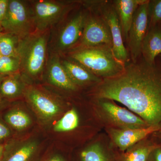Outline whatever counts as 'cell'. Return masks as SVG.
Segmentation results:
<instances>
[{
    "label": "cell",
    "mask_w": 161,
    "mask_h": 161,
    "mask_svg": "<svg viewBox=\"0 0 161 161\" xmlns=\"http://www.w3.org/2000/svg\"><path fill=\"white\" fill-rule=\"evenodd\" d=\"M6 100L0 97V111L3 109L6 106Z\"/></svg>",
    "instance_id": "cell-30"
},
{
    "label": "cell",
    "mask_w": 161,
    "mask_h": 161,
    "mask_svg": "<svg viewBox=\"0 0 161 161\" xmlns=\"http://www.w3.org/2000/svg\"><path fill=\"white\" fill-rule=\"evenodd\" d=\"M95 95L123 104L148 125H161V55L152 64L142 56L120 75L103 80Z\"/></svg>",
    "instance_id": "cell-1"
},
{
    "label": "cell",
    "mask_w": 161,
    "mask_h": 161,
    "mask_svg": "<svg viewBox=\"0 0 161 161\" xmlns=\"http://www.w3.org/2000/svg\"><path fill=\"white\" fill-rule=\"evenodd\" d=\"M101 106L109 118L120 129H140L150 126L138 115L111 102L103 101Z\"/></svg>",
    "instance_id": "cell-10"
},
{
    "label": "cell",
    "mask_w": 161,
    "mask_h": 161,
    "mask_svg": "<svg viewBox=\"0 0 161 161\" xmlns=\"http://www.w3.org/2000/svg\"><path fill=\"white\" fill-rule=\"evenodd\" d=\"M79 125V118L77 112L73 109L66 112L54 126L56 132H66L75 130Z\"/></svg>",
    "instance_id": "cell-21"
},
{
    "label": "cell",
    "mask_w": 161,
    "mask_h": 161,
    "mask_svg": "<svg viewBox=\"0 0 161 161\" xmlns=\"http://www.w3.org/2000/svg\"><path fill=\"white\" fill-rule=\"evenodd\" d=\"M81 2L78 1H36L31 6L35 31L45 32L63 20Z\"/></svg>",
    "instance_id": "cell-4"
},
{
    "label": "cell",
    "mask_w": 161,
    "mask_h": 161,
    "mask_svg": "<svg viewBox=\"0 0 161 161\" xmlns=\"http://www.w3.org/2000/svg\"><path fill=\"white\" fill-rule=\"evenodd\" d=\"M3 31L17 36L20 40L35 31L31 7L20 0H9L3 23Z\"/></svg>",
    "instance_id": "cell-6"
},
{
    "label": "cell",
    "mask_w": 161,
    "mask_h": 161,
    "mask_svg": "<svg viewBox=\"0 0 161 161\" xmlns=\"http://www.w3.org/2000/svg\"><path fill=\"white\" fill-rule=\"evenodd\" d=\"M49 59L47 64V70L50 82L62 89L76 91L78 86L69 78L58 56H53Z\"/></svg>",
    "instance_id": "cell-15"
},
{
    "label": "cell",
    "mask_w": 161,
    "mask_h": 161,
    "mask_svg": "<svg viewBox=\"0 0 161 161\" xmlns=\"http://www.w3.org/2000/svg\"><path fill=\"white\" fill-rule=\"evenodd\" d=\"M141 53L144 60L150 64L161 55V23L148 30L142 43Z\"/></svg>",
    "instance_id": "cell-16"
},
{
    "label": "cell",
    "mask_w": 161,
    "mask_h": 161,
    "mask_svg": "<svg viewBox=\"0 0 161 161\" xmlns=\"http://www.w3.org/2000/svg\"><path fill=\"white\" fill-rule=\"evenodd\" d=\"M9 0H0V32H3V23L6 15Z\"/></svg>",
    "instance_id": "cell-27"
},
{
    "label": "cell",
    "mask_w": 161,
    "mask_h": 161,
    "mask_svg": "<svg viewBox=\"0 0 161 161\" xmlns=\"http://www.w3.org/2000/svg\"><path fill=\"white\" fill-rule=\"evenodd\" d=\"M6 76H3V75H0V84H1V82H2V80H3V78L4 77Z\"/></svg>",
    "instance_id": "cell-32"
},
{
    "label": "cell",
    "mask_w": 161,
    "mask_h": 161,
    "mask_svg": "<svg viewBox=\"0 0 161 161\" xmlns=\"http://www.w3.org/2000/svg\"><path fill=\"white\" fill-rule=\"evenodd\" d=\"M11 135V129L4 120L0 119V144H3L2 142L10 138Z\"/></svg>",
    "instance_id": "cell-26"
},
{
    "label": "cell",
    "mask_w": 161,
    "mask_h": 161,
    "mask_svg": "<svg viewBox=\"0 0 161 161\" xmlns=\"http://www.w3.org/2000/svg\"><path fill=\"white\" fill-rule=\"evenodd\" d=\"M24 78L20 72L4 77L0 84V97L11 100L19 97L24 92Z\"/></svg>",
    "instance_id": "cell-18"
},
{
    "label": "cell",
    "mask_w": 161,
    "mask_h": 161,
    "mask_svg": "<svg viewBox=\"0 0 161 161\" xmlns=\"http://www.w3.org/2000/svg\"><path fill=\"white\" fill-rule=\"evenodd\" d=\"M149 0L138 6L130 26L127 44L131 62H135L142 56V43L148 29Z\"/></svg>",
    "instance_id": "cell-8"
},
{
    "label": "cell",
    "mask_w": 161,
    "mask_h": 161,
    "mask_svg": "<svg viewBox=\"0 0 161 161\" xmlns=\"http://www.w3.org/2000/svg\"><path fill=\"white\" fill-rule=\"evenodd\" d=\"M160 146L157 144H151L140 147L130 153L125 161H147L153 151Z\"/></svg>",
    "instance_id": "cell-23"
},
{
    "label": "cell",
    "mask_w": 161,
    "mask_h": 161,
    "mask_svg": "<svg viewBox=\"0 0 161 161\" xmlns=\"http://www.w3.org/2000/svg\"><path fill=\"white\" fill-rule=\"evenodd\" d=\"M48 31H34L20 40L18 53L22 77L32 79L43 74L46 65Z\"/></svg>",
    "instance_id": "cell-3"
},
{
    "label": "cell",
    "mask_w": 161,
    "mask_h": 161,
    "mask_svg": "<svg viewBox=\"0 0 161 161\" xmlns=\"http://www.w3.org/2000/svg\"><path fill=\"white\" fill-rule=\"evenodd\" d=\"M82 161H107L103 150L98 144H94L81 153Z\"/></svg>",
    "instance_id": "cell-25"
},
{
    "label": "cell",
    "mask_w": 161,
    "mask_h": 161,
    "mask_svg": "<svg viewBox=\"0 0 161 161\" xmlns=\"http://www.w3.org/2000/svg\"><path fill=\"white\" fill-rule=\"evenodd\" d=\"M146 0L112 1L120 23L124 42L127 43L128 34L136 9Z\"/></svg>",
    "instance_id": "cell-14"
},
{
    "label": "cell",
    "mask_w": 161,
    "mask_h": 161,
    "mask_svg": "<svg viewBox=\"0 0 161 161\" xmlns=\"http://www.w3.org/2000/svg\"><path fill=\"white\" fill-rule=\"evenodd\" d=\"M161 23V0L149 1L148 29Z\"/></svg>",
    "instance_id": "cell-24"
},
{
    "label": "cell",
    "mask_w": 161,
    "mask_h": 161,
    "mask_svg": "<svg viewBox=\"0 0 161 161\" xmlns=\"http://www.w3.org/2000/svg\"><path fill=\"white\" fill-rule=\"evenodd\" d=\"M25 95L33 108L43 119H52L60 112V105L43 91L31 87L26 90Z\"/></svg>",
    "instance_id": "cell-11"
},
{
    "label": "cell",
    "mask_w": 161,
    "mask_h": 161,
    "mask_svg": "<svg viewBox=\"0 0 161 161\" xmlns=\"http://www.w3.org/2000/svg\"><path fill=\"white\" fill-rule=\"evenodd\" d=\"M159 131L160 132V140H161V130H160V131Z\"/></svg>",
    "instance_id": "cell-33"
},
{
    "label": "cell",
    "mask_w": 161,
    "mask_h": 161,
    "mask_svg": "<svg viewBox=\"0 0 161 161\" xmlns=\"http://www.w3.org/2000/svg\"><path fill=\"white\" fill-rule=\"evenodd\" d=\"M161 130V125H152L140 129H112L111 134L115 145L125 150L148 136Z\"/></svg>",
    "instance_id": "cell-12"
},
{
    "label": "cell",
    "mask_w": 161,
    "mask_h": 161,
    "mask_svg": "<svg viewBox=\"0 0 161 161\" xmlns=\"http://www.w3.org/2000/svg\"><path fill=\"white\" fill-rule=\"evenodd\" d=\"M154 153V161H161V146L153 150Z\"/></svg>",
    "instance_id": "cell-28"
},
{
    "label": "cell",
    "mask_w": 161,
    "mask_h": 161,
    "mask_svg": "<svg viewBox=\"0 0 161 161\" xmlns=\"http://www.w3.org/2000/svg\"><path fill=\"white\" fill-rule=\"evenodd\" d=\"M87 14L88 9L84 7L69 18L58 33L56 50L64 51L74 48L78 44L83 33Z\"/></svg>",
    "instance_id": "cell-9"
},
{
    "label": "cell",
    "mask_w": 161,
    "mask_h": 161,
    "mask_svg": "<svg viewBox=\"0 0 161 161\" xmlns=\"http://www.w3.org/2000/svg\"><path fill=\"white\" fill-rule=\"evenodd\" d=\"M2 57V55L1 54V53H0V58Z\"/></svg>",
    "instance_id": "cell-34"
},
{
    "label": "cell",
    "mask_w": 161,
    "mask_h": 161,
    "mask_svg": "<svg viewBox=\"0 0 161 161\" xmlns=\"http://www.w3.org/2000/svg\"><path fill=\"white\" fill-rule=\"evenodd\" d=\"M61 63L69 78L77 86L93 83L99 84L103 80L71 59L63 60Z\"/></svg>",
    "instance_id": "cell-17"
},
{
    "label": "cell",
    "mask_w": 161,
    "mask_h": 161,
    "mask_svg": "<svg viewBox=\"0 0 161 161\" xmlns=\"http://www.w3.org/2000/svg\"><path fill=\"white\" fill-rule=\"evenodd\" d=\"M38 148L36 141L25 142L11 140L5 144V151L2 161H29Z\"/></svg>",
    "instance_id": "cell-13"
},
{
    "label": "cell",
    "mask_w": 161,
    "mask_h": 161,
    "mask_svg": "<svg viewBox=\"0 0 161 161\" xmlns=\"http://www.w3.org/2000/svg\"><path fill=\"white\" fill-rule=\"evenodd\" d=\"M83 6L88 9L87 16L81 37L73 50L98 46L112 47V35L105 20L96 9Z\"/></svg>",
    "instance_id": "cell-7"
},
{
    "label": "cell",
    "mask_w": 161,
    "mask_h": 161,
    "mask_svg": "<svg viewBox=\"0 0 161 161\" xmlns=\"http://www.w3.org/2000/svg\"><path fill=\"white\" fill-rule=\"evenodd\" d=\"M48 161H63L62 159L58 156H55L50 159Z\"/></svg>",
    "instance_id": "cell-31"
},
{
    "label": "cell",
    "mask_w": 161,
    "mask_h": 161,
    "mask_svg": "<svg viewBox=\"0 0 161 161\" xmlns=\"http://www.w3.org/2000/svg\"><path fill=\"white\" fill-rule=\"evenodd\" d=\"M5 151V144H0V161H2Z\"/></svg>",
    "instance_id": "cell-29"
},
{
    "label": "cell",
    "mask_w": 161,
    "mask_h": 161,
    "mask_svg": "<svg viewBox=\"0 0 161 161\" xmlns=\"http://www.w3.org/2000/svg\"><path fill=\"white\" fill-rule=\"evenodd\" d=\"M20 59L19 57H5L0 58V75L7 76L19 72Z\"/></svg>",
    "instance_id": "cell-22"
},
{
    "label": "cell",
    "mask_w": 161,
    "mask_h": 161,
    "mask_svg": "<svg viewBox=\"0 0 161 161\" xmlns=\"http://www.w3.org/2000/svg\"><path fill=\"white\" fill-rule=\"evenodd\" d=\"M82 4L96 9L109 27L112 39V50L115 58L124 64L131 61L125 46L120 23L112 1H85Z\"/></svg>",
    "instance_id": "cell-5"
},
{
    "label": "cell",
    "mask_w": 161,
    "mask_h": 161,
    "mask_svg": "<svg viewBox=\"0 0 161 161\" xmlns=\"http://www.w3.org/2000/svg\"><path fill=\"white\" fill-rule=\"evenodd\" d=\"M3 120L10 129L18 131L25 130L31 123L28 114L17 107H13L6 111L3 116Z\"/></svg>",
    "instance_id": "cell-19"
},
{
    "label": "cell",
    "mask_w": 161,
    "mask_h": 161,
    "mask_svg": "<svg viewBox=\"0 0 161 161\" xmlns=\"http://www.w3.org/2000/svg\"><path fill=\"white\" fill-rule=\"evenodd\" d=\"M69 57L103 79L120 75L125 66L115 58L112 47L98 46L77 48L70 52Z\"/></svg>",
    "instance_id": "cell-2"
},
{
    "label": "cell",
    "mask_w": 161,
    "mask_h": 161,
    "mask_svg": "<svg viewBox=\"0 0 161 161\" xmlns=\"http://www.w3.org/2000/svg\"><path fill=\"white\" fill-rule=\"evenodd\" d=\"M20 39L8 33L0 32V53L2 56L18 57V47Z\"/></svg>",
    "instance_id": "cell-20"
}]
</instances>
